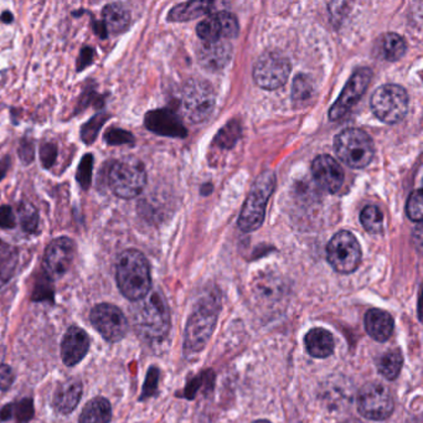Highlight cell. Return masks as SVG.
<instances>
[{
  "instance_id": "obj_33",
  "label": "cell",
  "mask_w": 423,
  "mask_h": 423,
  "mask_svg": "<svg viewBox=\"0 0 423 423\" xmlns=\"http://www.w3.org/2000/svg\"><path fill=\"white\" fill-rule=\"evenodd\" d=\"M19 219L22 228L27 233H34L39 226V214L29 202H22L19 207Z\"/></svg>"
},
{
  "instance_id": "obj_42",
  "label": "cell",
  "mask_w": 423,
  "mask_h": 423,
  "mask_svg": "<svg viewBox=\"0 0 423 423\" xmlns=\"http://www.w3.org/2000/svg\"><path fill=\"white\" fill-rule=\"evenodd\" d=\"M14 382V372L11 366L6 364L0 365V390L6 391L11 389Z\"/></svg>"
},
{
  "instance_id": "obj_31",
  "label": "cell",
  "mask_w": 423,
  "mask_h": 423,
  "mask_svg": "<svg viewBox=\"0 0 423 423\" xmlns=\"http://www.w3.org/2000/svg\"><path fill=\"white\" fill-rule=\"evenodd\" d=\"M360 221L369 233H382L384 215L376 207H366L360 214Z\"/></svg>"
},
{
  "instance_id": "obj_17",
  "label": "cell",
  "mask_w": 423,
  "mask_h": 423,
  "mask_svg": "<svg viewBox=\"0 0 423 423\" xmlns=\"http://www.w3.org/2000/svg\"><path fill=\"white\" fill-rule=\"evenodd\" d=\"M90 349V338L84 329L71 328L65 333L61 343V358L67 366L79 364Z\"/></svg>"
},
{
  "instance_id": "obj_6",
  "label": "cell",
  "mask_w": 423,
  "mask_h": 423,
  "mask_svg": "<svg viewBox=\"0 0 423 423\" xmlns=\"http://www.w3.org/2000/svg\"><path fill=\"white\" fill-rule=\"evenodd\" d=\"M217 306L219 301L214 298H204L197 304L186 329L184 349L188 354L199 353L207 345L216 323Z\"/></svg>"
},
{
  "instance_id": "obj_30",
  "label": "cell",
  "mask_w": 423,
  "mask_h": 423,
  "mask_svg": "<svg viewBox=\"0 0 423 423\" xmlns=\"http://www.w3.org/2000/svg\"><path fill=\"white\" fill-rule=\"evenodd\" d=\"M196 32L197 37H200L204 43H212L223 39V29L216 14L207 16V19L199 22L196 27Z\"/></svg>"
},
{
  "instance_id": "obj_28",
  "label": "cell",
  "mask_w": 423,
  "mask_h": 423,
  "mask_svg": "<svg viewBox=\"0 0 423 423\" xmlns=\"http://www.w3.org/2000/svg\"><path fill=\"white\" fill-rule=\"evenodd\" d=\"M15 416L16 421L19 423H27L34 417V405L30 398H24L22 401L14 405H6V408L0 411V419L6 421Z\"/></svg>"
},
{
  "instance_id": "obj_15",
  "label": "cell",
  "mask_w": 423,
  "mask_h": 423,
  "mask_svg": "<svg viewBox=\"0 0 423 423\" xmlns=\"http://www.w3.org/2000/svg\"><path fill=\"white\" fill-rule=\"evenodd\" d=\"M144 124L148 131L162 137L186 138L188 136L179 116L167 108L148 112L144 117Z\"/></svg>"
},
{
  "instance_id": "obj_35",
  "label": "cell",
  "mask_w": 423,
  "mask_h": 423,
  "mask_svg": "<svg viewBox=\"0 0 423 423\" xmlns=\"http://www.w3.org/2000/svg\"><path fill=\"white\" fill-rule=\"evenodd\" d=\"M92 169H93V155L86 154L85 157L81 159V163H79L77 173H76L77 183L84 190H87L90 188Z\"/></svg>"
},
{
  "instance_id": "obj_26",
  "label": "cell",
  "mask_w": 423,
  "mask_h": 423,
  "mask_svg": "<svg viewBox=\"0 0 423 423\" xmlns=\"http://www.w3.org/2000/svg\"><path fill=\"white\" fill-rule=\"evenodd\" d=\"M283 293V285L273 275H263L254 280V294L259 301H278Z\"/></svg>"
},
{
  "instance_id": "obj_18",
  "label": "cell",
  "mask_w": 423,
  "mask_h": 423,
  "mask_svg": "<svg viewBox=\"0 0 423 423\" xmlns=\"http://www.w3.org/2000/svg\"><path fill=\"white\" fill-rule=\"evenodd\" d=\"M233 56V48L228 40L221 39L212 43H204L199 50L200 64L209 70H221L228 64Z\"/></svg>"
},
{
  "instance_id": "obj_25",
  "label": "cell",
  "mask_w": 423,
  "mask_h": 423,
  "mask_svg": "<svg viewBox=\"0 0 423 423\" xmlns=\"http://www.w3.org/2000/svg\"><path fill=\"white\" fill-rule=\"evenodd\" d=\"M111 418V403L103 397H96L86 403L79 416V423H110Z\"/></svg>"
},
{
  "instance_id": "obj_36",
  "label": "cell",
  "mask_w": 423,
  "mask_h": 423,
  "mask_svg": "<svg viewBox=\"0 0 423 423\" xmlns=\"http://www.w3.org/2000/svg\"><path fill=\"white\" fill-rule=\"evenodd\" d=\"M217 18L221 24L223 29V37L226 39H233L238 35V22L237 19L233 14L228 11H219L216 13Z\"/></svg>"
},
{
  "instance_id": "obj_32",
  "label": "cell",
  "mask_w": 423,
  "mask_h": 423,
  "mask_svg": "<svg viewBox=\"0 0 423 423\" xmlns=\"http://www.w3.org/2000/svg\"><path fill=\"white\" fill-rule=\"evenodd\" d=\"M110 115L106 112H100L95 116L91 118L89 122H86L82 128H81V138L84 141V143L91 144L93 143L96 141V138L100 133V128L105 126V123L108 121Z\"/></svg>"
},
{
  "instance_id": "obj_41",
  "label": "cell",
  "mask_w": 423,
  "mask_h": 423,
  "mask_svg": "<svg viewBox=\"0 0 423 423\" xmlns=\"http://www.w3.org/2000/svg\"><path fill=\"white\" fill-rule=\"evenodd\" d=\"M56 157H58V147H56V144L46 142V143H44L41 145L40 158H41V163H43L44 167L46 169L51 168L55 164Z\"/></svg>"
},
{
  "instance_id": "obj_23",
  "label": "cell",
  "mask_w": 423,
  "mask_h": 423,
  "mask_svg": "<svg viewBox=\"0 0 423 423\" xmlns=\"http://www.w3.org/2000/svg\"><path fill=\"white\" fill-rule=\"evenodd\" d=\"M406 41L395 32L382 34L376 41L375 50L381 58L386 61H398L406 53Z\"/></svg>"
},
{
  "instance_id": "obj_48",
  "label": "cell",
  "mask_w": 423,
  "mask_h": 423,
  "mask_svg": "<svg viewBox=\"0 0 423 423\" xmlns=\"http://www.w3.org/2000/svg\"><path fill=\"white\" fill-rule=\"evenodd\" d=\"M9 168H11V160H9V158L3 159L0 162V180L4 179V176L8 173Z\"/></svg>"
},
{
  "instance_id": "obj_8",
  "label": "cell",
  "mask_w": 423,
  "mask_h": 423,
  "mask_svg": "<svg viewBox=\"0 0 423 423\" xmlns=\"http://www.w3.org/2000/svg\"><path fill=\"white\" fill-rule=\"evenodd\" d=\"M291 61L280 51H266L254 66L256 85L263 90H278L285 86L291 74Z\"/></svg>"
},
{
  "instance_id": "obj_21",
  "label": "cell",
  "mask_w": 423,
  "mask_h": 423,
  "mask_svg": "<svg viewBox=\"0 0 423 423\" xmlns=\"http://www.w3.org/2000/svg\"><path fill=\"white\" fill-rule=\"evenodd\" d=\"M304 344L308 354L317 359L328 358L333 354L335 348L333 335L323 328H314L309 330L304 338Z\"/></svg>"
},
{
  "instance_id": "obj_43",
  "label": "cell",
  "mask_w": 423,
  "mask_h": 423,
  "mask_svg": "<svg viewBox=\"0 0 423 423\" xmlns=\"http://www.w3.org/2000/svg\"><path fill=\"white\" fill-rule=\"evenodd\" d=\"M15 228V217L13 209L8 205L0 207V228Z\"/></svg>"
},
{
  "instance_id": "obj_44",
  "label": "cell",
  "mask_w": 423,
  "mask_h": 423,
  "mask_svg": "<svg viewBox=\"0 0 423 423\" xmlns=\"http://www.w3.org/2000/svg\"><path fill=\"white\" fill-rule=\"evenodd\" d=\"M157 381H158V371L153 367V369L149 370L147 380H145V384H144L143 395L141 397L142 400H144L145 397L153 395L155 389H157Z\"/></svg>"
},
{
  "instance_id": "obj_24",
  "label": "cell",
  "mask_w": 423,
  "mask_h": 423,
  "mask_svg": "<svg viewBox=\"0 0 423 423\" xmlns=\"http://www.w3.org/2000/svg\"><path fill=\"white\" fill-rule=\"evenodd\" d=\"M212 1H188L174 6L168 15L169 22H190L212 11Z\"/></svg>"
},
{
  "instance_id": "obj_1",
  "label": "cell",
  "mask_w": 423,
  "mask_h": 423,
  "mask_svg": "<svg viewBox=\"0 0 423 423\" xmlns=\"http://www.w3.org/2000/svg\"><path fill=\"white\" fill-rule=\"evenodd\" d=\"M116 278L119 291L129 301L143 299L152 288L148 261L137 249H127L118 257Z\"/></svg>"
},
{
  "instance_id": "obj_12",
  "label": "cell",
  "mask_w": 423,
  "mask_h": 423,
  "mask_svg": "<svg viewBox=\"0 0 423 423\" xmlns=\"http://www.w3.org/2000/svg\"><path fill=\"white\" fill-rule=\"evenodd\" d=\"M90 318L96 330L110 343L119 341L127 334V318L116 306L108 303L98 304L92 309Z\"/></svg>"
},
{
  "instance_id": "obj_40",
  "label": "cell",
  "mask_w": 423,
  "mask_h": 423,
  "mask_svg": "<svg viewBox=\"0 0 423 423\" xmlns=\"http://www.w3.org/2000/svg\"><path fill=\"white\" fill-rule=\"evenodd\" d=\"M51 280L48 275H44L43 280L37 282L34 292V301H53V291Z\"/></svg>"
},
{
  "instance_id": "obj_50",
  "label": "cell",
  "mask_w": 423,
  "mask_h": 423,
  "mask_svg": "<svg viewBox=\"0 0 423 423\" xmlns=\"http://www.w3.org/2000/svg\"><path fill=\"white\" fill-rule=\"evenodd\" d=\"M254 423H271L270 421H263V419H259V421H256Z\"/></svg>"
},
{
  "instance_id": "obj_10",
  "label": "cell",
  "mask_w": 423,
  "mask_h": 423,
  "mask_svg": "<svg viewBox=\"0 0 423 423\" xmlns=\"http://www.w3.org/2000/svg\"><path fill=\"white\" fill-rule=\"evenodd\" d=\"M327 259L339 273H353L361 262L359 241L349 231H339L327 246Z\"/></svg>"
},
{
  "instance_id": "obj_20",
  "label": "cell",
  "mask_w": 423,
  "mask_h": 423,
  "mask_svg": "<svg viewBox=\"0 0 423 423\" xmlns=\"http://www.w3.org/2000/svg\"><path fill=\"white\" fill-rule=\"evenodd\" d=\"M82 396V384L76 379L65 381L58 387L53 396V408L61 413H70L79 405Z\"/></svg>"
},
{
  "instance_id": "obj_2",
  "label": "cell",
  "mask_w": 423,
  "mask_h": 423,
  "mask_svg": "<svg viewBox=\"0 0 423 423\" xmlns=\"http://www.w3.org/2000/svg\"><path fill=\"white\" fill-rule=\"evenodd\" d=\"M108 186L121 199H133L143 191L147 171L143 162L134 157H124L112 162L107 170Z\"/></svg>"
},
{
  "instance_id": "obj_4",
  "label": "cell",
  "mask_w": 423,
  "mask_h": 423,
  "mask_svg": "<svg viewBox=\"0 0 423 423\" xmlns=\"http://www.w3.org/2000/svg\"><path fill=\"white\" fill-rule=\"evenodd\" d=\"M334 148L338 158L353 169L367 167L375 154L370 136L358 128H349L339 133Z\"/></svg>"
},
{
  "instance_id": "obj_7",
  "label": "cell",
  "mask_w": 423,
  "mask_h": 423,
  "mask_svg": "<svg viewBox=\"0 0 423 423\" xmlns=\"http://www.w3.org/2000/svg\"><path fill=\"white\" fill-rule=\"evenodd\" d=\"M371 110L380 121L387 124L401 122L408 111V95L401 86H380L371 97Z\"/></svg>"
},
{
  "instance_id": "obj_14",
  "label": "cell",
  "mask_w": 423,
  "mask_h": 423,
  "mask_svg": "<svg viewBox=\"0 0 423 423\" xmlns=\"http://www.w3.org/2000/svg\"><path fill=\"white\" fill-rule=\"evenodd\" d=\"M76 252V245L70 237H58L48 245L44 254L43 268L50 280L60 278L69 271Z\"/></svg>"
},
{
  "instance_id": "obj_47",
  "label": "cell",
  "mask_w": 423,
  "mask_h": 423,
  "mask_svg": "<svg viewBox=\"0 0 423 423\" xmlns=\"http://www.w3.org/2000/svg\"><path fill=\"white\" fill-rule=\"evenodd\" d=\"M93 29H95V32L100 37V39H106L108 37V34H107L106 27L103 25V22H93Z\"/></svg>"
},
{
  "instance_id": "obj_5",
  "label": "cell",
  "mask_w": 423,
  "mask_h": 423,
  "mask_svg": "<svg viewBox=\"0 0 423 423\" xmlns=\"http://www.w3.org/2000/svg\"><path fill=\"white\" fill-rule=\"evenodd\" d=\"M136 308L134 324L141 333L152 339L163 338L169 330L170 319L164 298L158 292L150 293Z\"/></svg>"
},
{
  "instance_id": "obj_39",
  "label": "cell",
  "mask_w": 423,
  "mask_h": 423,
  "mask_svg": "<svg viewBox=\"0 0 423 423\" xmlns=\"http://www.w3.org/2000/svg\"><path fill=\"white\" fill-rule=\"evenodd\" d=\"M238 133H240V127H238L237 123H230L228 126L223 128L221 132L219 133V136L216 137V143L223 148H231L237 141Z\"/></svg>"
},
{
  "instance_id": "obj_22",
  "label": "cell",
  "mask_w": 423,
  "mask_h": 423,
  "mask_svg": "<svg viewBox=\"0 0 423 423\" xmlns=\"http://www.w3.org/2000/svg\"><path fill=\"white\" fill-rule=\"evenodd\" d=\"M103 25L106 27L107 34H121L129 27L131 24V13L126 6L119 3L107 4L102 11Z\"/></svg>"
},
{
  "instance_id": "obj_19",
  "label": "cell",
  "mask_w": 423,
  "mask_h": 423,
  "mask_svg": "<svg viewBox=\"0 0 423 423\" xmlns=\"http://www.w3.org/2000/svg\"><path fill=\"white\" fill-rule=\"evenodd\" d=\"M393 328H395V323L390 313L381 309H370L366 313V332L376 341L384 343L391 338Z\"/></svg>"
},
{
  "instance_id": "obj_34",
  "label": "cell",
  "mask_w": 423,
  "mask_h": 423,
  "mask_svg": "<svg viewBox=\"0 0 423 423\" xmlns=\"http://www.w3.org/2000/svg\"><path fill=\"white\" fill-rule=\"evenodd\" d=\"M312 79H309L307 74H298L294 82H293V91H292V98L296 102H303L311 98L313 95Z\"/></svg>"
},
{
  "instance_id": "obj_49",
  "label": "cell",
  "mask_w": 423,
  "mask_h": 423,
  "mask_svg": "<svg viewBox=\"0 0 423 423\" xmlns=\"http://www.w3.org/2000/svg\"><path fill=\"white\" fill-rule=\"evenodd\" d=\"M0 19H1V22H6V24H11L13 22V14L11 11H4L0 16Z\"/></svg>"
},
{
  "instance_id": "obj_46",
  "label": "cell",
  "mask_w": 423,
  "mask_h": 423,
  "mask_svg": "<svg viewBox=\"0 0 423 423\" xmlns=\"http://www.w3.org/2000/svg\"><path fill=\"white\" fill-rule=\"evenodd\" d=\"M19 155H20V158L25 164L32 163V159H34V144H32V142L24 139L22 145H20V149H19Z\"/></svg>"
},
{
  "instance_id": "obj_27",
  "label": "cell",
  "mask_w": 423,
  "mask_h": 423,
  "mask_svg": "<svg viewBox=\"0 0 423 423\" xmlns=\"http://www.w3.org/2000/svg\"><path fill=\"white\" fill-rule=\"evenodd\" d=\"M19 261L15 247L0 241V286L6 285L14 275Z\"/></svg>"
},
{
  "instance_id": "obj_37",
  "label": "cell",
  "mask_w": 423,
  "mask_h": 423,
  "mask_svg": "<svg viewBox=\"0 0 423 423\" xmlns=\"http://www.w3.org/2000/svg\"><path fill=\"white\" fill-rule=\"evenodd\" d=\"M422 190L421 189L413 191L412 194L408 197L406 212H408V216L416 223H421V220H422Z\"/></svg>"
},
{
  "instance_id": "obj_9",
  "label": "cell",
  "mask_w": 423,
  "mask_h": 423,
  "mask_svg": "<svg viewBox=\"0 0 423 423\" xmlns=\"http://www.w3.org/2000/svg\"><path fill=\"white\" fill-rule=\"evenodd\" d=\"M181 108L191 123L204 122L215 108V92L210 84L201 79L186 82L181 95Z\"/></svg>"
},
{
  "instance_id": "obj_11",
  "label": "cell",
  "mask_w": 423,
  "mask_h": 423,
  "mask_svg": "<svg viewBox=\"0 0 423 423\" xmlns=\"http://www.w3.org/2000/svg\"><path fill=\"white\" fill-rule=\"evenodd\" d=\"M393 408V397L385 385L370 382L360 390L358 410L367 419L384 421L391 416Z\"/></svg>"
},
{
  "instance_id": "obj_29",
  "label": "cell",
  "mask_w": 423,
  "mask_h": 423,
  "mask_svg": "<svg viewBox=\"0 0 423 423\" xmlns=\"http://www.w3.org/2000/svg\"><path fill=\"white\" fill-rule=\"evenodd\" d=\"M402 365H403V358L401 353L392 350L381 356L377 367H379V372L386 380H395L397 376L400 375Z\"/></svg>"
},
{
  "instance_id": "obj_3",
  "label": "cell",
  "mask_w": 423,
  "mask_h": 423,
  "mask_svg": "<svg viewBox=\"0 0 423 423\" xmlns=\"http://www.w3.org/2000/svg\"><path fill=\"white\" fill-rule=\"evenodd\" d=\"M275 176L271 170L263 171L257 178L238 217V228H241V231L254 233L262 226L266 205L275 191Z\"/></svg>"
},
{
  "instance_id": "obj_16",
  "label": "cell",
  "mask_w": 423,
  "mask_h": 423,
  "mask_svg": "<svg viewBox=\"0 0 423 423\" xmlns=\"http://www.w3.org/2000/svg\"><path fill=\"white\" fill-rule=\"evenodd\" d=\"M312 173L318 186L332 194L339 191L344 183L343 168L328 154H322L314 159Z\"/></svg>"
},
{
  "instance_id": "obj_13",
  "label": "cell",
  "mask_w": 423,
  "mask_h": 423,
  "mask_svg": "<svg viewBox=\"0 0 423 423\" xmlns=\"http://www.w3.org/2000/svg\"><path fill=\"white\" fill-rule=\"evenodd\" d=\"M372 79V71L370 69H359L355 71L349 81L346 82L344 90L339 96L338 100L334 103L329 118L330 121H339L359 102L360 98L365 93Z\"/></svg>"
},
{
  "instance_id": "obj_45",
  "label": "cell",
  "mask_w": 423,
  "mask_h": 423,
  "mask_svg": "<svg viewBox=\"0 0 423 423\" xmlns=\"http://www.w3.org/2000/svg\"><path fill=\"white\" fill-rule=\"evenodd\" d=\"M93 58H95V50L92 48H86L81 50L79 53V60H77V71H84V70L90 66L93 63Z\"/></svg>"
},
{
  "instance_id": "obj_38",
  "label": "cell",
  "mask_w": 423,
  "mask_h": 423,
  "mask_svg": "<svg viewBox=\"0 0 423 423\" xmlns=\"http://www.w3.org/2000/svg\"><path fill=\"white\" fill-rule=\"evenodd\" d=\"M103 138H105L106 143L110 144V145H122V144H129L134 142L132 133L128 132L122 128L113 127L108 129L105 133Z\"/></svg>"
}]
</instances>
